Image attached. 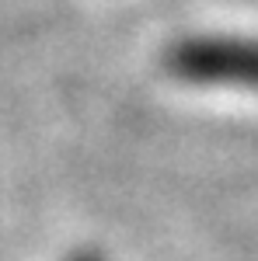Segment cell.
I'll use <instances>...</instances> for the list:
<instances>
[{
  "mask_svg": "<svg viewBox=\"0 0 258 261\" xmlns=\"http://www.w3.org/2000/svg\"><path fill=\"white\" fill-rule=\"evenodd\" d=\"M168 66L189 81L258 84V45L255 42H220V39L181 42L168 56Z\"/></svg>",
  "mask_w": 258,
  "mask_h": 261,
  "instance_id": "cell-1",
  "label": "cell"
}]
</instances>
